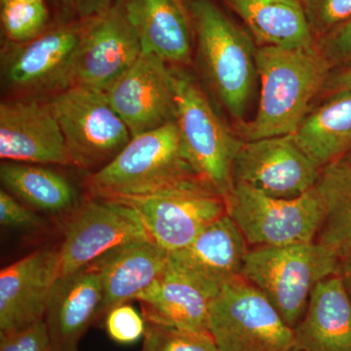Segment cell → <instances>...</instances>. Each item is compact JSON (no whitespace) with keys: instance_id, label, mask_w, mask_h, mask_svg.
I'll return each mask as SVG.
<instances>
[{"instance_id":"obj_10","label":"cell","mask_w":351,"mask_h":351,"mask_svg":"<svg viewBox=\"0 0 351 351\" xmlns=\"http://www.w3.org/2000/svg\"><path fill=\"white\" fill-rule=\"evenodd\" d=\"M87 21L47 29L36 38L10 43L2 55V76L17 97L57 93L69 86L71 69Z\"/></svg>"},{"instance_id":"obj_21","label":"cell","mask_w":351,"mask_h":351,"mask_svg":"<svg viewBox=\"0 0 351 351\" xmlns=\"http://www.w3.org/2000/svg\"><path fill=\"white\" fill-rule=\"evenodd\" d=\"M294 332L299 351H351V300L338 274L315 286Z\"/></svg>"},{"instance_id":"obj_5","label":"cell","mask_w":351,"mask_h":351,"mask_svg":"<svg viewBox=\"0 0 351 351\" xmlns=\"http://www.w3.org/2000/svg\"><path fill=\"white\" fill-rule=\"evenodd\" d=\"M173 73L176 122L186 160L201 181L226 199L234 186L233 166L243 140L223 124L191 75Z\"/></svg>"},{"instance_id":"obj_32","label":"cell","mask_w":351,"mask_h":351,"mask_svg":"<svg viewBox=\"0 0 351 351\" xmlns=\"http://www.w3.org/2000/svg\"><path fill=\"white\" fill-rule=\"evenodd\" d=\"M316 47L332 69L351 66V19L316 40Z\"/></svg>"},{"instance_id":"obj_19","label":"cell","mask_w":351,"mask_h":351,"mask_svg":"<svg viewBox=\"0 0 351 351\" xmlns=\"http://www.w3.org/2000/svg\"><path fill=\"white\" fill-rule=\"evenodd\" d=\"M169 255L154 241L117 247L95 261L100 272L103 299L97 319L103 320L112 307L137 299L167 267Z\"/></svg>"},{"instance_id":"obj_30","label":"cell","mask_w":351,"mask_h":351,"mask_svg":"<svg viewBox=\"0 0 351 351\" xmlns=\"http://www.w3.org/2000/svg\"><path fill=\"white\" fill-rule=\"evenodd\" d=\"M103 320L108 337L120 345H131L145 337L147 321L128 302L112 307Z\"/></svg>"},{"instance_id":"obj_38","label":"cell","mask_w":351,"mask_h":351,"mask_svg":"<svg viewBox=\"0 0 351 351\" xmlns=\"http://www.w3.org/2000/svg\"><path fill=\"white\" fill-rule=\"evenodd\" d=\"M341 159H343V160H345L346 162H348L351 166V152H350V154H346V156Z\"/></svg>"},{"instance_id":"obj_34","label":"cell","mask_w":351,"mask_h":351,"mask_svg":"<svg viewBox=\"0 0 351 351\" xmlns=\"http://www.w3.org/2000/svg\"><path fill=\"white\" fill-rule=\"evenodd\" d=\"M64 12L75 21H88L101 15L119 0H58Z\"/></svg>"},{"instance_id":"obj_29","label":"cell","mask_w":351,"mask_h":351,"mask_svg":"<svg viewBox=\"0 0 351 351\" xmlns=\"http://www.w3.org/2000/svg\"><path fill=\"white\" fill-rule=\"evenodd\" d=\"M302 2L315 40L351 19V0H302Z\"/></svg>"},{"instance_id":"obj_15","label":"cell","mask_w":351,"mask_h":351,"mask_svg":"<svg viewBox=\"0 0 351 351\" xmlns=\"http://www.w3.org/2000/svg\"><path fill=\"white\" fill-rule=\"evenodd\" d=\"M142 52L140 39L119 0L107 12L87 21L69 86L80 85L104 91L137 61Z\"/></svg>"},{"instance_id":"obj_7","label":"cell","mask_w":351,"mask_h":351,"mask_svg":"<svg viewBox=\"0 0 351 351\" xmlns=\"http://www.w3.org/2000/svg\"><path fill=\"white\" fill-rule=\"evenodd\" d=\"M51 105L71 164L89 174L107 165L128 144V127L101 90L73 85L53 94Z\"/></svg>"},{"instance_id":"obj_26","label":"cell","mask_w":351,"mask_h":351,"mask_svg":"<svg viewBox=\"0 0 351 351\" xmlns=\"http://www.w3.org/2000/svg\"><path fill=\"white\" fill-rule=\"evenodd\" d=\"M326 206L324 221L315 241L339 258L351 252V166L343 159L321 171L316 184Z\"/></svg>"},{"instance_id":"obj_4","label":"cell","mask_w":351,"mask_h":351,"mask_svg":"<svg viewBox=\"0 0 351 351\" xmlns=\"http://www.w3.org/2000/svg\"><path fill=\"white\" fill-rule=\"evenodd\" d=\"M339 258L319 242L249 250L241 277L258 289L289 327L301 322L315 286L338 274Z\"/></svg>"},{"instance_id":"obj_18","label":"cell","mask_w":351,"mask_h":351,"mask_svg":"<svg viewBox=\"0 0 351 351\" xmlns=\"http://www.w3.org/2000/svg\"><path fill=\"white\" fill-rule=\"evenodd\" d=\"M101 299L100 272L93 263L58 279L44 319L53 351H80V339L96 322Z\"/></svg>"},{"instance_id":"obj_6","label":"cell","mask_w":351,"mask_h":351,"mask_svg":"<svg viewBox=\"0 0 351 351\" xmlns=\"http://www.w3.org/2000/svg\"><path fill=\"white\" fill-rule=\"evenodd\" d=\"M226 203V214L255 247L315 241L326 214L316 184L299 197L276 198L234 184Z\"/></svg>"},{"instance_id":"obj_20","label":"cell","mask_w":351,"mask_h":351,"mask_svg":"<svg viewBox=\"0 0 351 351\" xmlns=\"http://www.w3.org/2000/svg\"><path fill=\"white\" fill-rule=\"evenodd\" d=\"M213 295L168 261L162 276L138 295L145 321L209 332V308Z\"/></svg>"},{"instance_id":"obj_17","label":"cell","mask_w":351,"mask_h":351,"mask_svg":"<svg viewBox=\"0 0 351 351\" xmlns=\"http://www.w3.org/2000/svg\"><path fill=\"white\" fill-rule=\"evenodd\" d=\"M248 252V242L226 214L188 246L170 253L169 263L215 298L223 286L241 277Z\"/></svg>"},{"instance_id":"obj_24","label":"cell","mask_w":351,"mask_h":351,"mask_svg":"<svg viewBox=\"0 0 351 351\" xmlns=\"http://www.w3.org/2000/svg\"><path fill=\"white\" fill-rule=\"evenodd\" d=\"M0 182L2 189L27 207L51 216L66 219L82 204L69 180L38 164L2 161Z\"/></svg>"},{"instance_id":"obj_23","label":"cell","mask_w":351,"mask_h":351,"mask_svg":"<svg viewBox=\"0 0 351 351\" xmlns=\"http://www.w3.org/2000/svg\"><path fill=\"white\" fill-rule=\"evenodd\" d=\"M258 46L313 48L316 40L302 0H223Z\"/></svg>"},{"instance_id":"obj_2","label":"cell","mask_w":351,"mask_h":351,"mask_svg":"<svg viewBox=\"0 0 351 351\" xmlns=\"http://www.w3.org/2000/svg\"><path fill=\"white\" fill-rule=\"evenodd\" d=\"M201 181L186 160L177 122L132 137L114 158L88 175L89 197H140ZM202 182V181H201Z\"/></svg>"},{"instance_id":"obj_25","label":"cell","mask_w":351,"mask_h":351,"mask_svg":"<svg viewBox=\"0 0 351 351\" xmlns=\"http://www.w3.org/2000/svg\"><path fill=\"white\" fill-rule=\"evenodd\" d=\"M307 156L323 169L351 152V90L328 96L293 134Z\"/></svg>"},{"instance_id":"obj_16","label":"cell","mask_w":351,"mask_h":351,"mask_svg":"<svg viewBox=\"0 0 351 351\" xmlns=\"http://www.w3.org/2000/svg\"><path fill=\"white\" fill-rule=\"evenodd\" d=\"M59 245L32 252L0 271V334L43 322L60 278Z\"/></svg>"},{"instance_id":"obj_36","label":"cell","mask_w":351,"mask_h":351,"mask_svg":"<svg viewBox=\"0 0 351 351\" xmlns=\"http://www.w3.org/2000/svg\"><path fill=\"white\" fill-rule=\"evenodd\" d=\"M337 274L341 278L346 294L351 300V252L339 258L338 274Z\"/></svg>"},{"instance_id":"obj_14","label":"cell","mask_w":351,"mask_h":351,"mask_svg":"<svg viewBox=\"0 0 351 351\" xmlns=\"http://www.w3.org/2000/svg\"><path fill=\"white\" fill-rule=\"evenodd\" d=\"M2 161L73 166L50 99L16 97L0 104Z\"/></svg>"},{"instance_id":"obj_22","label":"cell","mask_w":351,"mask_h":351,"mask_svg":"<svg viewBox=\"0 0 351 351\" xmlns=\"http://www.w3.org/2000/svg\"><path fill=\"white\" fill-rule=\"evenodd\" d=\"M127 20L137 34L143 51L167 64L191 61V21L174 0H121Z\"/></svg>"},{"instance_id":"obj_31","label":"cell","mask_w":351,"mask_h":351,"mask_svg":"<svg viewBox=\"0 0 351 351\" xmlns=\"http://www.w3.org/2000/svg\"><path fill=\"white\" fill-rule=\"evenodd\" d=\"M0 223L3 228L27 232L43 230L46 226L38 214L3 189H0Z\"/></svg>"},{"instance_id":"obj_9","label":"cell","mask_w":351,"mask_h":351,"mask_svg":"<svg viewBox=\"0 0 351 351\" xmlns=\"http://www.w3.org/2000/svg\"><path fill=\"white\" fill-rule=\"evenodd\" d=\"M140 241L152 239L135 208L119 199L87 197L64 219L60 277L75 274L117 247Z\"/></svg>"},{"instance_id":"obj_11","label":"cell","mask_w":351,"mask_h":351,"mask_svg":"<svg viewBox=\"0 0 351 351\" xmlns=\"http://www.w3.org/2000/svg\"><path fill=\"white\" fill-rule=\"evenodd\" d=\"M117 199L137 210L152 241L169 254L188 246L226 215L225 197L201 181L158 195Z\"/></svg>"},{"instance_id":"obj_1","label":"cell","mask_w":351,"mask_h":351,"mask_svg":"<svg viewBox=\"0 0 351 351\" xmlns=\"http://www.w3.org/2000/svg\"><path fill=\"white\" fill-rule=\"evenodd\" d=\"M261 91L255 117L239 123L243 141L292 135L322 93L332 68L316 46L284 48L258 46Z\"/></svg>"},{"instance_id":"obj_13","label":"cell","mask_w":351,"mask_h":351,"mask_svg":"<svg viewBox=\"0 0 351 351\" xmlns=\"http://www.w3.org/2000/svg\"><path fill=\"white\" fill-rule=\"evenodd\" d=\"M104 93L132 137L176 120L174 73L154 53L143 51Z\"/></svg>"},{"instance_id":"obj_3","label":"cell","mask_w":351,"mask_h":351,"mask_svg":"<svg viewBox=\"0 0 351 351\" xmlns=\"http://www.w3.org/2000/svg\"><path fill=\"white\" fill-rule=\"evenodd\" d=\"M189 13L208 82L226 112L241 123L258 77V46L211 0H193Z\"/></svg>"},{"instance_id":"obj_33","label":"cell","mask_w":351,"mask_h":351,"mask_svg":"<svg viewBox=\"0 0 351 351\" xmlns=\"http://www.w3.org/2000/svg\"><path fill=\"white\" fill-rule=\"evenodd\" d=\"M0 351H53L45 322L22 331L0 334Z\"/></svg>"},{"instance_id":"obj_37","label":"cell","mask_w":351,"mask_h":351,"mask_svg":"<svg viewBox=\"0 0 351 351\" xmlns=\"http://www.w3.org/2000/svg\"><path fill=\"white\" fill-rule=\"evenodd\" d=\"M174 2L176 5L178 6V8L184 14V17L191 22V13H189V7L188 3H186V0H174Z\"/></svg>"},{"instance_id":"obj_12","label":"cell","mask_w":351,"mask_h":351,"mask_svg":"<svg viewBox=\"0 0 351 351\" xmlns=\"http://www.w3.org/2000/svg\"><path fill=\"white\" fill-rule=\"evenodd\" d=\"M321 171L292 134L243 141L233 166V181L271 197L295 198L315 186Z\"/></svg>"},{"instance_id":"obj_35","label":"cell","mask_w":351,"mask_h":351,"mask_svg":"<svg viewBox=\"0 0 351 351\" xmlns=\"http://www.w3.org/2000/svg\"><path fill=\"white\" fill-rule=\"evenodd\" d=\"M351 90V66L339 69L337 73L330 75L329 80L323 89L322 93L330 95L341 93Z\"/></svg>"},{"instance_id":"obj_27","label":"cell","mask_w":351,"mask_h":351,"mask_svg":"<svg viewBox=\"0 0 351 351\" xmlns=\"http://www.w3.org/2000/svg\"><path fill=\"white\" fill-rule=\"evenodd\" d=\"M0 18L7 40L20 44L36 38L48 29L49 11L45 0L38 2L1 0Z\"/></svg>"},{"instance_id":"obj_8","label":"cell","mask_w":351,"mask_h":351,"mask_svg":"<svg viewBox=\"0 0 351 351\" xmlns=\"http://www.w3.org/2000/svg\"><path fill=\"white\" fill-rule=\"evenodd\" d=\"M209 332L219 351H299L294 329L242 277L226 284L212 300Z\"/></svg>"},{"instance_id":"obj_28","label":"cell","mask_w":351,"mask_h":351,"mask_svg":"<svg viewBox=\"0 0 351 351\" xmlns=\"http://www.w3.org/2000/svg\"><path fill=\"white\" fill-rule=\"evenodd\" d=\"M141 351H219L211 335L147 322Z\"/></svg>"}]
</instances>
